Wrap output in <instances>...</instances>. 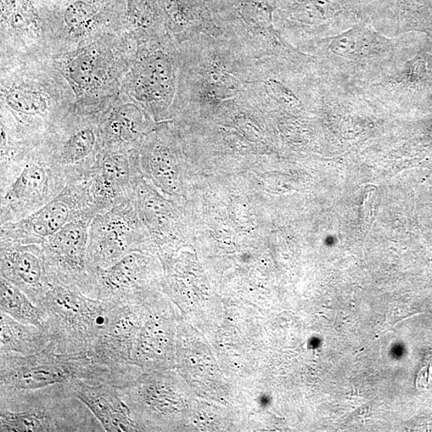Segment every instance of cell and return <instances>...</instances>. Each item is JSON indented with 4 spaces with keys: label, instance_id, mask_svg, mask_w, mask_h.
Wrapping results in <instances>:
<instances>
[{
    "label": "cell",
    "instance_id": "cell-1",
    "mask_svg": "<svg viewBox=\"0 0 432 432\" xmlns=\"http://www.w3.org/2000/svg\"><path fill=\"white\" fill-rule=\"evenodd\" d=\"M0 431H105L69 384L36 390L0 386Z\"/></svg>",
    "mask_w": 432,
    "mask_h": 432
},
{
    "label": "cell",
    "instance_id": "cell-2",
    "mask_svg": "<svg viewBox=\"0 0 432 432\" xmlns=\"http://www.w3.org/2000/svg\"><path fill=\"white\" fill-rule=\"evenodd\" d=\"M81 380L92 384H127L120 375L99 362L90 352L58 353L49 344L46 349L34 355L0 354V386L36 390Z\"/></svg>",
    "mask_w": 432,
    "mask_h": 432
},
{
    "label": "cell",
    "instance_id": "cell-3",
    "mask_svg": "<svg viewBox=\"0 0 432 432\" xmlns=\"http://www.w3.org/2000/svg\"><path fill=\"white\" fill-rule=\"evenodd\" d=\"M50 346L58 353H89L102 330L109 308L53 279L41 304Z\"/></svg>",
    "mask_w": 432,
    "mask_h": 432
},
{
    "label": "cell",
    "instance_id": "cell-4",
    "mask_svg": "<svg viewBox=\"0 0 432 432\" xmlns=\"http://www.w3.org/2000/svg\"><path fill=\"white\" fill-rule=\"evenodd\" d=\"M97 215L87 179L73 183L41 209L19 221L1 225V240L42 244L67 223L78 217Z\"/></svg>",
    "mask_w": 432,
    "mask_h": 432
},
{
    "label": "cell",
    "instance_id": "cell-5",
    "mask_svg": "<svg viewBox=\"0 0 432 432\" xmlns=\"http://www.w3.org/2000/svg\"><path fill=\"white\" fill-rule=\"evenodd\" d=\"M93 218L78 217L42 244L50 277L97 299L95 276L88 262L89 228Z\"/></svg>",
    "mask_w": 432,
    "mask_h": 432
},
{
    "label": "cell",
    "instance_id": "cell-6",
    "mask_svg": "<svg viewBox=\"0 0 432 432\" xmlns=\"http://www.w3.org/2000/svg\"><path fill=\"white\" fill-rule=\"evenodd\" d=\"M66 184L41 155L29 156L2 188L0 223L22 220L56 197Z\"/></svg>",
    "mask_w": 432,
    "mask_h": 432
},
{
    "label": "cell",
    "instance_id": "cell-7",
    "mask_svg": "<svg viewBox=\"0 0 432 432\" xmlns=\"http://www.w3.org/2000/svg\"><path fill=\"white\" fill-rule=\"evenodd\" d=\"M137 221L133 198L95 216L90 224L88 262L98 269L116 265L137 249Z\"/></svg>",
    "mask_w": 432,
    "mask_h": 432
},
{
    "label": "cell",
    "instance_id": "cell-8",
    "mask_svg": "<svg viewBox=\"0 0 432 432\" xmlns=\"http://www.w3.org/2000/svg\"><path fill=\"white\" fill-rule=\"evenodd\" d=\"M141 314L139 304L111 308L104 326L90 352L127 384L137 377V368L132 365L131 355L141 323Z\"/></svg>",
    "mask_w": 432,
    "mask_h": 432
},
{
    "label": "cell",
    "instance_id": "cell-9",
    "mask_svg": "<svg viewBox=\"0 0 432 432\" xmlns=\"http://www.w3.org/2000/svg\"><path fill=\"white\" fill-rule=\"evenodd\" d=\"M0 248L1 277L24 291L39 307L53 283L42 244L1 240Z\"/></svg>",
    "mask_w": 432,
    "mask_h": 432
},
{
    "label": "cell",
    "instance_id": "cell-10",
    "mask_svg": "<svg viewBox=\"0 0 432 432\" xmlns=\"http://www.w3.org/2000/svg\"><path fill=\"white\" fill-rule=\"evenodd\" d=\"M126 151H108L88 179L97 215L133 198L134 173Z\"/></svg>",
    "mask_w": 432,
    "mask_h": 432
},
{
    "label": "cell",
    "instance_id": "cell-11",
    "mask_svg": "<svg viewBox=\"0 0 432 432\" xmlns=\"http://www.w3.org/2000/svg\"><path fill=\"white\" fill-rule=\"evenodd\" d=\"M73 393L102 424L105 431L141 430L121 386L111 383L92 384L76 381L69 384Z\"/></svg>",
    "mask_w": 432,
    "mask_h": 432
},
{
    "label": "cell",
    "instance_id": "cell-12",
    "mask_svg": "<svg viewBox=\"0 0 432 432\" xmlns=\"http://www.w3.org/2000/svg\"><path fill=\"white\" fill-rule=\"evenodd\" d=\"M143 260L132 253L116 265L95 271L97 300L111 309L117 306L139 304L143 289Z\"/></svg>",
    "mask_w": 432,
    "mask_h": 432
},
{
    "label": "cell",
    "instance_id": "cell-13",
    "mask_svg": "<svg viewBox=\"0 0 432 432\" xmlns=\"http://www.w3.org/2000/svg\"><path fill=\"white\" fill-rule=\"evenodd\" d=\"M0 313V354L34 355L46 349L50 344V335L44 330L34 325L22 323L4 313Z\"/></svg>",
    "mask_w": 432,
    "mask_h": 432
},
{
    "label": "cell",
    "instance_id": "cell-14",
    "mask_svg": "<svg viewBox=\"0 0 432 432\" xmlns=\"http://www.w3.org/2000/svg\"><path fill=\"white\" fill-rule=\"evenodd\" d=\"M0 312L46 332V316L42 308L34 304L24 291L4 277H0Z\"/></svg>",
    "mask_w": 432,
    "mask_h": 432
},
{
    "label": "cell",
    "instance_id": "cell-15",
    "mask_svg": "<svg viewBox=\"0 0 432 432\" xmlns=\"http://www.w3.org/2000/svg\"><path fill=\"white\" fill-rule=\"evenodd\" d=\"M2 9L15 27L24 28L36 20V11L29 0H2Z\"/></svg>",
    "mask_w": 432,
    "mask_h": 432
},
{
    "label": "cell",
    "instance_id": "cell-16",
    "mask_svg": "<svg viewBox=\"0 0 432 432\" xmlns=\"http://www.w3.org/2000/svg\"><path fill=\"white\" fill-rule=\"evenodd\" d=\"M64 19L71 29L80 31L93 21V9L86 3L77 1L67 8Z\"/></svg>",
    "mask_w": 432,
    "mask_h": 432
},
{
    "label": "cell",
    "instance_id": "cell-17",
    "mask_svg": "<svg viewBox=\"0 0 432 432\" xmlns=\"http://www.w3.org/2000/svg\"><path fill=\"white\" fill-rule=\"evenodd\" d=\"M8 101L11 108L27 115H41L46 110V103L39 101L36 95L29 94L15 95V97H9Z\"/></svg>",
    "mask_w": 432,
    "mask_h": 432
}]
</instances>
